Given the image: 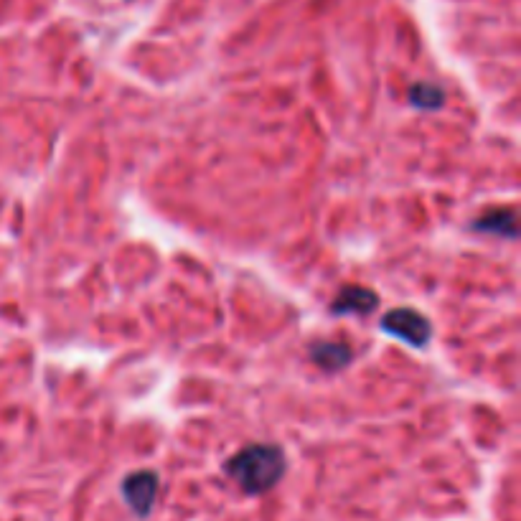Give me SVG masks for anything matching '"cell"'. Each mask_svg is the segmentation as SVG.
Instances as JSON below:
<instances>
[{"mask_svg": "<svg viewBox=\"0 0 521 521\" xmlns=\"http://www.w3.org/2000/svg\"><path fill=\"white\" fill-rule=\"evenodd\" d=\"M224 468L244 494L260 496L278 486L283 478L285 453L278 445H247L237 455H232Z\"/></svg>", "mask_w": 521, "mask_h": 521, "instance_id": "obj_1", "label": "cell"}, {"mask_svg": "<svg viewBox=\"0 0 521 521\" xmlns=\"http://www.w3.org/2000/svg\"><path fill=\"white\" fill-rule=\"evenodd\" d=\"M382 328L389 336L405 341V344L415 346V349H422L427 341L433 339V326L415 308H394V311H389L382 318Z\"/></svg>", "mask_w": 521, "mask_h": 521, "instance_id": "obj_2", "label": "cell"}, {"mask_svg": "<svg viewBox=\"0 0 521 521\" xmlns=\"http://www.w3.org/2000/svg\"><path fill=\"white\" fill-rule=\"evenodd\" d=\"M122 496H125L128 506L133 509V514L145 519V516L153 511V504H156L158 476L153 471L130 473V476L122 481Z\"/></svg>", "mask_w": 521, "mask_h": 521, "instance_id": "obj_3", "label": "cell"}, {"mask_svg": "<svg viewBox=\"0 0 521 521\" xmlns=\"http://www.w3.org/2000/svg\"><path fill=\"white\" fill-rule=\"evenodd\" d=\"M377 305V293H372L369 288H361V285H351V288H344L336 295L331 313H336V316H349V313L351 316H369Z\"/></svg>", "mask_w": 521, "mask_h": 521, "instance_id": "obj_4", "label": "cell"}, {"mask_svg": "<svg viewBox=\"0 0 521 521\" xmlns=\"http://www.w3.org/2000/svg\"><path fill=\"white\" fill-rule=\"evenodd\" d=\"M311 359L323 372H339L346 369L354 359V351L341 341H318L311 346Z\"/></svg>", "mask_w": 521, "mask_h": 521, "instance_id": "obj_5", "label": "cell"}, {"mask_svg": "<svg viewBox=\"0 0 521 521\" xmlns=\"http://www.w3.org/2000/svg\"><path fill=\"white\" fill-rule=\"evenodd\" d=\"M473 229H478V232H491V234H504V237H516V217L514 211L509 209H496L491 211V214H486V217L476 219L473 222Z\"/></svg>", "mask_w": 521, "mask_h": 521, "instance_id": "obj_6", "label": "cell"}, {"mask_svg": "<svg viewBox=\"0 0 521 521\" xmlns=\"http://www.w3.org/2000/svg\"><path fill=\"white\" fill-rule=\"evenodd\" d=\"M443 100L445 95L438 84H427V82L412 84L410 102L415 107H420V110H438V107H443Z\"/></svg>", "mask_w": 521, "mask_h": 521, "instance_id": "obj_7", "label": "cell"}]
</instances>
